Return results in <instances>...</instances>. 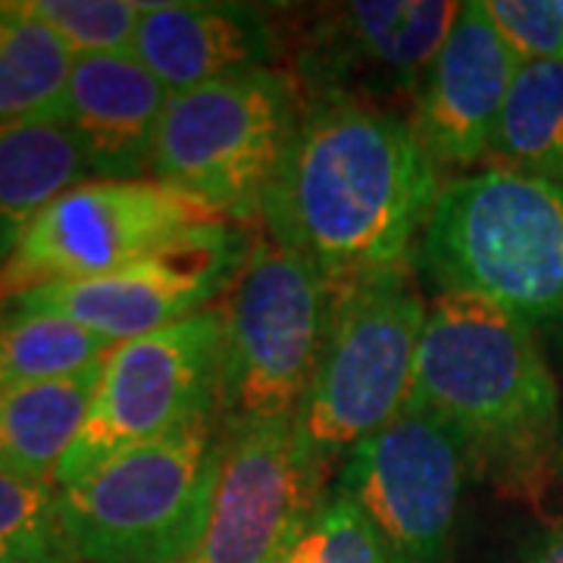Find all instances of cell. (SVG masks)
Returning a JSON list of instances; mask_svg holds the SVG:
<instances>
[{"label": "cell", "instance_id": "6da1fadb", "mask_svg": "<svg viewBox=\"0 0 563 563\" xmlns=\"http://www.w3.org/2000/svg\"><path fill=\"white\" fill-rule=\"evenodd\" d=\"M442 191L407 113L357 101L307 103L263 198L269 242L332 291L407 269Z\"/></svg>", "mask_w": 563, "mask_h": 563}, {"label": "cell", "instance_id": "7a4b0ae2", "mask_svg": "<svg viewBox=\"0 0 563 563\" xmlns=\"http://www.w3.org/2000/svg\"><path fill=\"white\" fill-rule=\"evenodd\" d=\"M410 404L461 439L470 470L504 488L542 485L561 442V398L536 329L485 298L429 301Z\"/></svg>", "mask_w": 563, "mask_h": 563}, {"label": "cell", "instance_id": "3957f363", "mask_svg": "<svg viewBox=\"0 0 563 563\" xmlns=\"http://www.w3.org/2000/svg\"><path fill=\"white\" fill-rule=\"evenodd\" d=\"M442 291L563 335V185L507 166L444 181L420 239Z\"/></svg>", "mask_w": 563, "mask_h": 563}, {"label": "cell", "instance_id": "277c9868", "mask_svg": "<svg viewBox=\"0 0 563 563\" xmlns=\"http://www.w3.org/2000/svg\"><path fill=\"white\" fill-rule=\"evenodd\" d=\"M225 432L210 404L154 442L135 444L57 488L81 563H181L201 542Z\"/></svg>", "mask_w": 563, "mask_h": 563}, {"label": "cell", "instance_id": "5b68a950", "mask_svg": "<svg viewBox=\"0 0 563 563\" xmlns=\"http://www.w3.org/2000/svg\"><path fill=\"white\" fill-rule=\"evenodd\" d=\"M426 317L410 266L335 291L320 366L295 417L303 454L325 483L410 404Z\"/></svg>", "mask_w": 563, "mask_h": 563}, {"label": "cell", "instance_id": "8992f818", "mask_svg": "<svg viewBox=\"0 0 563 563\" xmlns=\"http://www.w3.org/2000/svg\"><path fill=\"white\" fill-rule=\"evenodd\" d=\"M303 110L291 69H254L169 95L151 173L229 222L257 220Z\"/></svg>", "mask_w": 563, "mask_h": 563}, {"label": "cell", "instance_id": "52a82bcc", "mask_svg": "<svg viewBox=\"0 0 563 563\" xmlns=\"http://www.w3.org/2000/svg\"><path fill=\"white\" fill-rule=\"evenodd\" d=\"M335 291L276 242H257L222 307V432L295 420L320 366Z\"/></svg>", "mask_w": 563, "mask_h": 563}, {"label": "cell", "instance_id": "ba28073f", "mask_svg": "<svg viewBox=\"0 0 563 563\" xmlns=\"http://www.w3.org/2000/svg\"><path fill=\"white\" fill-rule=\"evenodd\" d=\"M225 220L161 179H88L41 210L0 269V301L51 282L95 279Z\"/></svg>", "mask_w": 563, "mask_h": 563}, {"label": "cell", "instance_id": "9c48e42d", "mask_svg": "<svg viewBox=\"0 0 563 563\" xmlns=\"http://www.w3.org/2000/svg\"><path fill=\"white\" fill-rule=\"evenodd\" d=\"M222 307H207L144 339L113 344L81 432L57 470V488L79 483L135 444L154 442L217 404Z\"/></svg>", "mask_w": 563, "mask_h": 563}, {"label": "cell", "instance_id": "30bf717a", "mask_svg": "<svg viewBox=\"0 0 563 563\" xmlns=\"http://www.w3.org/2000/svg\"><path fill=\"white\" fill-rule=\"evenodd\" d=\"M466 470L451 426L407 404L383 432L351 451L329 492L366 517L388 563H448Z\"/></svg>", "mask_w": 563, "mask_h": 563}, {"label": "cell", "instance_id": "8fae6325", "mask_svg": "<svg viewBox=\"0 0 563 563\" xmlns=\"http://www.w3.org/2000/svg\"><path fill=\"white\" fill-rule=\"evenodd\" d=\"M251 251L254 242L244 239L235 222L217 220L122 269L95 279L38 285L0 303L57 313L103 342L122 344L213 307L235 285Z\"/></svg>", "mask_w": 563, "mask_h": 563}, {"label": "cell", "instance_id": "7c38bea8", "mask_svg": "<svg viewBox=\"0 0 563 563\" xmlns=\"http://www.w3.org/2000/svg\"><path fill=\"white\" fill-rule=\"evenodd\" d=\"M461 13L451 0H351L301 29L291 76L313 101H357L404 113Z\"/></svg>", "mask_w": 563, "mask_h": 563}, {"label": "cell", "instance_id": "4fadbf2b", "mask_svg": "<svg viewBox=\"0 0 563 563\" xmlns=\"http://www.w3.org/2000/svg\"><path fill=\"white\" fill-rule=\"evenodd\" d=\"M329 488L303 454L295 420L225 435L201 542L181 563H282Z\"/></svg>", "mask_w": 563, "mask_h": 563}, {"label": "cell", "instance_id": "5bb4252c", "mask_svg": "<svg viewBox=\"0 0 563 563\" xmlns=\"http://www.w3.org/2000/svg\"><path fill=\"white\" fill-rule=\"evenodd\" d=\"M520 73L483 0L461 3V13L422 76L410 122L435 169H470L492 154V139Z\"/></svg>", "mask_w": 563, "mask_h": 563}, {"label": "cell", "instance_id": "9a60e30c", "mask_svg": "<svg viewBox=\"0 0 563 563\" xmlns=\"http://www.w3.org/2000/svg\"><path fill=\"white\" fill-rule=\"evenodd\" d=\"M279 13L254 3H144L132 54L169 95L254 69H285Z\"/></svg>", "mask_w": 563, "mask_h": 563}, {"label": "cell", "instance_id": "2e32d148", "mask_svg": "<svg viewBox=\"0 0 563 563\" xmlns=\"http://www.w3.org/2000/svg\"><path fill=\"white\" fill-rule=\"evenodd\" d=\"M169 91L132 51L76 57L63 125L98 179H144Z\"/></svg>", "mask_w": 563, "mask_h": 563}, {"label": "cell", "instance_id": "e0dca14e", "mask_svg": "<svg viewBox=\"0 0 563 563\" xmlns=\"http://www.w3.org/2000/svg\"><path fill=\"white\" fill-rule=\"evenodd\" d=\"M98 379L101 363L76 376L0 391V470L54 485L88 417Z\"/></svg>", "mask_w": 563, "mask_h": 563}, {"label": "cell", "instance_id": "ac0fdd59", "mask_svg": "<svg viewBox=\"0 0 563 563\" xmlns=\"http://www.w3.org/2000/svg\"><path fill=\"white\" fill-rule=\"evenodd\" d=\"M88 176L63 122H0V269L41 210Z\"/></svg>", "mask_w": 563, "mask_h": 563}, {"label": "cell", "instance_id": "d6986e66", "mask_svg": "<svg viewBox=\"0 0 563 563\" xmlns=\"http://www.w3.org/2000/svg\"><path fill=\"white\" fill-rule=\"evenodd\" d=\"M73 51L20 0H0V122H63Z\"/></svg>", "mask_w": 563, "mask_h": 563}, {"label": "cell", "instance_id": "ffe728a7", "mask_svg": "<svg viewBox=\"0 0 563 563\" xmlns=\"http://www.w3.org/2000/svg\"><path fill=\"white\" fill-rule=\"evenodd\" d=\"M488 157L563 185V60L520 66Z\"/></svg>", "mask_w": 563, "mask_h": 563}, {"label": "cell", "instance_id": "44dd1931", "mask_svg": "<svg viewBox=\"0 0 563 563\" xmlns=\"http://www.w3.org/2000/svg\"><path fill=\"white\" fill-rule=\"evenodd\" d=\"M110 347L66 317L0 303V391L76 376L98 366Z\"/></svg>", "mask_w": 563, "mask_h": 563}, {"label": "cell", "instance_id": "7402d4cb", "mask_svg": "<svg viewBox=\"0 0 563 563\" xmlns=\"http://www.w3.org/2000/svg\"><path fill=\"white\" fill-rule=\"evenodd\" d=\"M0 563H81L63 526L57 485L0 470Z\"/></svg>", "mask_w": 563, "mask_h": 563}, {"label": "cell", "instance_id": "603a6c76", "mask_svg": "<svg viewBox=\"0 0 563 563\" xmlns=\"http://www.w3.org/2000/svg\"><path fill=\"white\" fill-rule=\"evenodd\" d=\"M20 7L44 22L73 57L132 51L144 10L135 0H20Z\"/></svg>", "mask_w": 563, "mask_h": 563}, {"label": "cell", "instance_id": "cb8c5ba5", "mask_svg": "<svg viewBox=\"0 0 563 563\" xmlns=\"http://www.w3.org/2000/svg\"><path fill=\"white\" fill-rule=\"evenodd\" d=\"M282 563H388V558L361 510L329 492L295 532Z\"/></svg>", "mask_w": 563, "mask_h": 563}, {"label": "cell", "instance_id": "d4e9b609", "mask_svg": "<svg viewBox=\"0 0 563 563\" xmlns=\"http://www.w3.org/2000/svg\"><path fill=\"white\" fill-rule=\"evenodd\" d=\"M483 7L520 66L563 60V13L558 0H483Z\"/></svg>", "mask_w": 563, "mask_h": 563}, {"label": "cell", "instance_id": "484cf974", "mask_svg": "<svg viewBox=\"0 0 563 563\" xmlns=\"http://www.w3.org/2000/svg\"><path fill=\"white\" fill-rule=\"evenodd\" d=\"M526 563H563V526L551 529L542 542L532 548V554H529Z\"/></svg>", "mask_w": 563, "mask_h": 563}, {"label": "cell", "instance_id": "4316f807", "mask_svg": "<svg viewBox=\"0 0 563 563\" xmlns=\"http://www.w3.org/2000/svg\"><path fill=\"white\" fill-rule=\"evenodd\" d=\"M554 466H558V473L563 476V422H561V442H558V463H554Z\"/></svg>", "mask_w": 563, "mask_h": 563}, {"label": "cell", "instance_id": "83f0119b", "mask_svg": "<svg viewBox=\"0 0 563 563\" xmlns=\"http://www.w3.org/2000/svg\"><path fill=\"white\" fill-rule=\"evenodd\" d=\"M558 3H561V13H563V0H558Z\"/></svg>", "mask_w": 563, "mask_h": 563}]
</instances>
